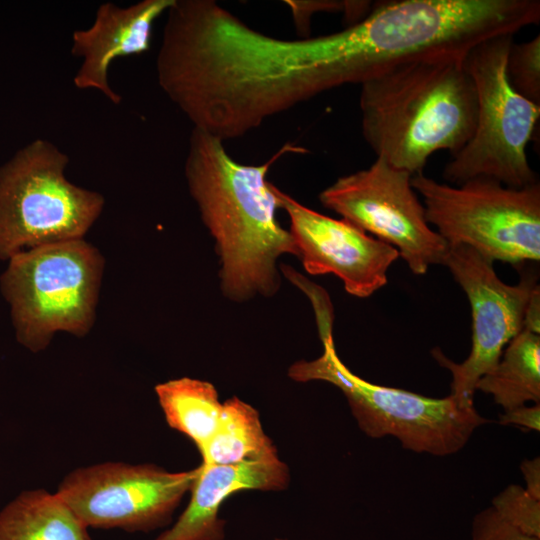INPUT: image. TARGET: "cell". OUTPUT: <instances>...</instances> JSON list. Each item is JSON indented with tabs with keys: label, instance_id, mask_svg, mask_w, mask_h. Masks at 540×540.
I'll return each mask as SVG.
<instances>
[{
	"label": "cell",
	"instance_id": "cell-1",
	"mask_svg": "<svg viewBox=\"0 0 540 540\" xmlns=\"http://www.w3.org/2000/svg\"><path fill=\"white\" fill-rule=\"evenodd\" d=\"M283 146L267 162L254 166L235 161L219 138L193 128L185 161L188 190L215 242L222 294L234 302L271 297L281 285L277 262L297 257L289 230L276 218L279 202L267 173L287 153Z\"/></svg>",
	"mask_w": 540,
	"mask_h": 540
},
{
	"label": "cell",
	"instance_id": "cell-2",
	"mask_svg": "<svg viewBox=\"0 0 540 540\" xmlns=\"http://www.w3.org/2000/svg\"><path fill=\"white\" fill-rule=\"evenodd\" d=\"M465 57L407 62L361 84L362 133L376 157L413 176L435 152L467 143L477 98Z\"/></svg>",
	"mask_w": 540,
	"mask_h": 540
},
{
	"label": "cell",
	"instance_id": "cell-3",
	"mask_svg": "<svg viewBox=\"0 0 540 540\" xmlns=\"http://www.w3.org/2000/svg\"><path fill=\"white\" fill-rule=\"evenodd\" d=\"M7 262L0 290L20 345L38 353L58 332L90 333L105 267L98 248L85 239L67 240L21 251Z\"/></svg>",
	"mask_w": 540,
	"mask_h": 540
},
{
	"label": "cell",
	"instance_id": "cell-4",
	"mask_svg": "<svg viewBox=\"0 0 540 540\" xmlns=\"http://www.w3.org/2000/svg\"><path fill=\"white\" fill-rule=\"evenodd\" d=\"M320 338L323 354L294 363L288 375L297 382L318 380L339 388L367 436H392L413 452L448 456L460 451L487 423L474 407L461 408L450 395L431 398L366 381L341 361L332 334Z\"/></svg>",
	"mask_w": 540,
	"mask_h": 540
},
{
	"label": "cell",
	"instance_id": "cell-5",
	"mask_svg": "<svg viewBox=\"0 0 540 540\" xmlns=\"http://www.w3.org/2000/svg\"><path fill=\"white\" fill-rule=\"evenodd\" d=\"M69 156L35 139L0 166V260L34 247L84 239L105 198L65 176Z\"/></svg>",
	"mask_w": 540,
	"mask_h": 540
},
{
	"label": "cell",
	"instance_id": "cell-6",
	"mask_svg": "<svg viewBox=\"0 0 540 540\" xmlns=\"http://www.w3.org/2000/svg\"><path fill=\"white\" fill-rule=\"evenodd\" d=\"M513 34L487 39L472 48L465 66L476 91L477 117L471 138L446 164L443 177L460 185L474 178L521 188L536 180L526 148L540 117V105L520 94L506 75Z\"/></svg>",
	"mask_w": 540,
	"mask_h": 540
},
{
	"label": "cell",
	"instance_id": "cell-7",
	"mask_svg": "<svg viewBox=\"0 0 540 540\" xmlns=\"http://www.w3.org/2000/svg\"><path fill=\"white\" fill-rule=\"evenodd\" d=\"M411 184L448 246L470 247L492 262L539 261V182L514 188L474 178L453 187L419 173Z\"/></svg>",
	"mask_w": 540,
	"mask_h": 540
},
{
	"label": "cell",
	"instance_id": "cell-8",
	"mask_svg": "<svg viewBox=\"0 0 540 540\" xmlns=\"http://www.w3.org/2000/svg\"><path fill=\"white\" fill-rule=\"evenodd\" d=\"M412 175L377 157L367 169L338 178L319 194L322 205L364 232L394 247L417 275L442 264L443 237L427 222L411 184Z\"/></svg>",
	"mask_w": 540,
	"mask_h": 540
},
{
	"label": "cell",
	"instance_id": "cell-9",
	"mask_svg": "<svg viewBox=\"0 0 540 540\" xmlns=\"http://www.w3.org/2000/svg\"><path fill=\"white\" fill-rule=\"evenodd\" d=\"M197 468L170 472L155 464L103 462L69 472L56 494L87 528L149 532L170 523Z\"/></svg>",
	"mask_w": 540,
	"mask_h": 540
},
{
	"label": "cell",
	"instance_id": "cell-10",
	"mask_svg": "<svg viewBox=\"0 0 540 540\" xmlns=\"http://www.w3.org/2000/svg\"><path fill=\"white\" fill-rule=\"evenodd\" d=\"M443 265L469 300L472 346L462 363L453 362L437 348L431 353L452 374L450 396L459 407L471 408L477 382L497 364L509 342L522 331L525 309L537 284L535 277L529 275L516 285L504 283L490 259L463 245L449 246Z\"/></svg>",
	"mask_w": 540,
	"mask_h": 540
},
{
	"label": "cell",
	"instance_id": "cell-11",
	"mask_svg": "<svg viewBox=\"0 0 540 540\" xmlns=\"http://www.w3.org/2000/svg\"><path fill=\"white\" fill-rule=\"evenodd\" d=\"M279 208L290 219L297 257L312 275L334 274L353 296L366 298L386 285L390 265L399 257L389 244L341 218L318 213L273 185Z\"/></svg>",
	"mask_w": 540,
	"mask_h": 540
},
{
	"label": "cell",
	"instance_id": "cell-12",
	"mask_svg": "<svg viewBox=\"0 0 540 540\" xmlns=\"http://www.w3.org/2000/svg\"><path fill=\"white\" fill-rule=\"evenodd\" d=\"M174 0H142L127 7L112 2L99 5L91 26L72 34L71 54L80 58L73 84L80 90H96L117 105L121 96L113 90L108 72L120 57L149 51L154 22Z\"/></svg>",
	"mask_w": 540,
	"mask_h": 540
},
{
	"label": "cell",
	"instance_id": "cell-13",
	"mask_svg": "<svg viewBox=\"0 0 540 540\" xmlns=\"http://www.w3.org/2000/svg\"><path fill=\"white\" fill-rule=\"evenodd\" d=\"M289 480V469L279 457L236 465L201 464L186 509L155 540H223L225 522L218 513L228 497L242 490H282Z\"/></svg>",
	"mask_w": 540,
	"mask_h": 540
},
{
	"label": "cell",
	"instance_id": "cell-14",
	"mask_svg": "<svg viewBox=\"0 0 540 540\" xmlns=\"http://www.w3.org/2000/svg\"><path fill=\"white\" fill-rule=\"evenodd\" d=\"M0 540H93L88 528L56 494L21 492L0 511Z\"/></svg>",
	"mask_w": 540,
	"mask_h": 540
},
{
	"label": "cell",
	"instance_id": "cell-15",
	"mask_svg": "<svg viewBox=\"0 0 540 540\" xmlns=\"http://www.w3.org/2000/svg\"><path fill=\"white\" fill-rule=\"evenodd\" d=\"M199 452L205 465H236L278 458L276 447L262 428L258 411L237 397L222 404L217 427Z\"/></svg>",
	"mask_w": 540,
	"mask_h": 540
},
{
	"label": "cell",
	"instance_id": "cell-16",
	"mask_svg": "<svg viewBox=\"0 0 540 540\" xmlns=\"http://www.w3.org/2000/svg\"><path fill=\"white\" fill-rule=\"evenodd\" d=\"M476 390L492 395L504 411L540 403V334L522 329L479 379Z\"/></svg>",
	"mask_w": 540,
	"mask_h": 540
},
{
	"label": "cell",
	"instance_id": "cell-17",
	"mask_svg": "<svg viewBox=\"0 0 540 540\" xmlns=\"http://www.w3.org/2000/svg\"><path fill=\"white\" fill-rule=\"evenodd\" d=\"M155 393L168 425L191 439L200 451L213 435L222 411L215 386L182 377L157 384Z\"/></svg>",
	"mask_w": 540,
	"mask_h": 540
},
{
	"label": "cell",
	"instance_id": "cell-18",
	"mask_svg": "<svg viewBox=\"0 0 540 540\" xmlns=\"http://www.w3.org/2000/svg\"><path fill=\"white\" fill-rule=\"evenodd\" d=\"M506 75L512 88L527 100L540 105V36L523 43H513Z\"/></svg>",
	"mask_w": 540,
	"mask_h": 540
},
{
	"label": "cell",
	"instance_id": "cell-19",
	"mask_svg": "<svg viewBox=\"0 0 540 540\" xmlns=\"http://www.w3.org/2000/svg\"><path fill=\"white\" fill-rule=\"evenodd\" d=\"M507 523L522 533L540 538V500L524 487L507 486L492 500L491 506Z\"/></svg>",
	"mask_w": 540,
	"mask_h": 540
},
{
	"label": "cell",
	"instance_id": "cell-20",
	"mask_svg": "<svg viewBox=\"0 0 540 540\" xmlns=\"http://www.w3.org/2000/svg\"><path fill=\"white\" fill-rule=\"evenodd\" d=\"M290 8L296 29L302 37H308L310 19L319 12H343L350 19L360 21L370 11L367 1H335V0H310V1H285Z\"/></svg>",
	"mask_w": 540,
	"mask_h": 540
},
{
	"label": "cell",
	"instance_id": "cell-21",
	"mask_svg": "<svg viewBox=\"0 0 540 540\" xmlns=\"http://www.w3.org/2000/svg\"><path fill=\"white\" fill-rule=\"evenodd\" d=\"M471 540H540V538L522 533L503 520L492 507H488L474 517Z\"/></svg>",
	"mask_w": 540,
	"mask_h": 540
},
{
	"label": "cell",
	"instance_id": "cell-22",
	"mask_svg": "<svg viewBox=\"0 0 540 540\" xmlns=\"http://www.w3.org/2000/svg\"><path fill=\"white\" fill-rule=\"evenodd\" d=\"M502 425H514L527 430L540 431V403L531 406L523 405L500 414Z\"/></svg>",
	"mask_w": 540,
	"mask_h": 540
},
{
	"label": "cell",
	"instance_id": "cell-23",
	"mask_svg": "<svg viewBox=\"0 0 540 540\" xmlns=\"http://www.w3.org/2000/svg\"><path fill=\"white\" fill-rule=\"evenodd\" d=\"M525 481L524 489L534 498L540 500V460L539 457L526 459L520 464Z\"/></svg>",
	"mask_w": 540,
	"mask_h": 540
},
{
	"label": "cell",
	"instance_id": "cell-24",
	"mask_svg": "<svg viewBox=\"0 0 540 540\" xmlns=\"http://www.w3.org/2000/svg\"><path fill=\"white\" fill-rule=\"evenodd\" d=\"M523 329L540 334V288L537 285L528 300L525 314Z\"/></svg>",
	"mask_w": 540,
	"mask_h": 540
},
{
	"label": "cell",
	"instance_id": "cell-25",
	"mask_svg": "<svg viewBox=\"0 0 540 540\" xmlns=\"http://www.w3.org/2000/svg\"><path fill=\"white\" fill-rule=\"evenodd\" d=\"M275 540H286V539H282V538H276Z\"/></svg>",
	"mask_w": 540,
	"mask_h": 540
}]
</instances>
